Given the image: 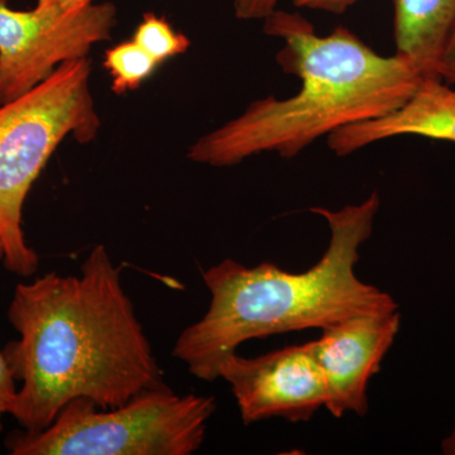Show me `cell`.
<instances>
[{
    "label": "cell",
    "mask_w": 455,
    "mask_h": 455,
    "mask_svg": "<svg viewBox=\"0 0 455 455\" xmlns=\"http://www.w3.org/2000/svg\"><path fill=\"white\" fill-rule=\"evenodd\" d=\"M89 57L59 66L47 79L0 106V236L4 266L22 277L37 271L38 254L26 243L23 206L32 185L62 140L85 145L100 130L90 89Z\"/></svg>",
    "instance_id": "4"
},
{
    "label": "cell",
    "mask_w": 455,
    "mask_h": 455,
    "mask_svg": "<svg viewBox=\"0 0 455 455\" xmlns=\"http://www.w3.org/2000/svg\"><path fill=\"white\" fill-rule=\"evenodd\" d=\"M220 379L229 383L245 425L271 418L309 421L328 401L310 341L254 358L230 353L221 361Z\"/></svg>",
    "instance_id": "7"
},
{
    "label": "cell",
    "mask_w": 455,
    "mask_h": 455,
    "mask_svg": "<svg viewBox=\"0 0 455 455\" xmlns=\"http://www.w3.org/2000/svg\"><path fill=\"white\" fill-rule=\"evenodd\" d=\"M0 259H4V244H3L2 236H0Z\"/></svg>",
    "instance_id": "19"
},
{
    "label": "cell",
    "mask_w": 455,
    "mask_h": 455,
    "mask_svg": "<svg viewBox=\"0 0 455 455\" xmlns=\"http://www.w3.org/2000/svg\"><path fill=\"white\" fill-rule=\"evenodd\" d=\"M379 205L374 191L364 202L339 211L311 208L328 221L331 241L319 262L300 274L274 263L247 267L232 259L203 271L211 305L199 322L180 334L173 357L196 379L212 382L220 379L221 361L244 341L323 331L359 314L398 310L390 293L355 275L359 248L372 235Z\"/></svg>",
    "instance_id": "3"
},
{
    "label": "cell",
    "mask_w": 455,
    "mask_h": 455,
    "mask_svg": "<svg viewBox=\"0 0 455 455\" xmlns=\"http://www.w3.org/2000/svg\"><path fill=\"white\" fill-rule=\"evenodd\" d=\"M400 311L347 317L310 341L328 390L325 409L334 418L368 411V383L379 372L400 331Z\"/></svg>",
    "instance_id": "8"
},
{
    "label": "cell",
    "mask_w": 455,
    "mask_h": 455,
    "mask_svg": "<svg viewBox=\"0 0 455 455\" xmlns=\"http://www.w3.org/2000/svg\"><path fill=\"white\" fill-rule=\"evenodd\" d=\"M401 136L455 143V89L436 75L427 76L397 109L379 118L346 125L326 139L334 155L346 157L364 147Z\"/></svg>",
    "instance_id": "9"
},
{
    "label": "cell",
    "mask_w": 455,
    "mask_h": 455,
    "mask_svg": "<svg viewBox=\"0 0 455 455\" xmlns=\"http://www.w3.org/2000/svg\"><path fill=\"white\" fill-rule=\"evenodd\" d=\"M442 451L445 455H455V427L442 443Z\"/></svg>",
    "instance_id": "18"
},
{
    "label": "cell",
    "mask_w": 455,
    "mask_h": 455,
    "mask_svg": "<svg viewBox=\"0 0 455 455\" xmlns=\"http://www.w3.org/2000/svg\"><path fill=\"white\" fill-rule=\"evenodd\" d=\"M278 0H233L235 16L242 20H263L277 9Z\"/></svg>",
    "instance_id": "14"
},
{
    "label": "cell",
    "mask_w": 455,
    "mask_h": 455,
    "mask_svg": "<svg viewBox=\"0 0 455 455\" xmlns=\"http://www.w3.org/2000/svg\"><path fill=\"white\" fill-rule=\"evenodd\" d=\"M116 7L94 3L71 16L33 8L17 11L0 0V77L5 101L37 86L60 65L89 57L92 47L112 38Z\"/></svg>",
    "instance_id": "6"
},
{
    "label": "cell",
    "mask_w": 455,
    "mask_h": 455,
    "mask_svg": "<svg viewBox=\"0 0 455 455\" xmlns=\"http://www.w3.org/2000/svg\"><path fill=\"white\" fill-rule=\"evenodd\" d=\"M394 5L396 53L438 75L440 56L455 28V0H394Z\"/></svg>",
    "instance_id": "10"
},
{
    "label": "cell",
    "mask_w": 455,
    "mask_h": 455,
    "mask_svg": "<svg viewBox=\"0 0 455 455\" xmlns=\"http://www.w3.org/2000/svg\"><path fill=\"white\" fill-rule=\"evenodd\" d=\"M158 64L133 40L123 42L107 50L104 68L112 77V90L116 95L139 89L151 76Z\"/></svg>",
    "instance_id": "11"
},
{
    "label": "cell",
    "mask_w": 455,
    "mask_h": 455,
    "mask_svg": "<svg viewBox=\"0 0 455 455\" xmlns=\"http://www.w3.org/2000/svg\"><path fill=\"white\" fill-rule=\"evenodd\" d=\"M16 379L9 367L7 359L3 352H0V433L3 430L2 419L5 414H11L14 400H16L17 390Z\"/></svg>",
    "instance_id": "13"
},
{
    "label": "cell",
    "mask_w": 455,
    "mask_h": 455,
    "mask_svg": "<svg viewBox=\"0 0 455 455\" xmlns=\"http://www.w3.org/2000/svg\"><path fill=\"white\" fill-rule=\"evenodd\" d=\"M358 0H292L298 8L314 9V11L328 12V13L343 14Z\"/></svg>",
    "instance_id": "17"
},
{
    "label": "cell",
    "mask_w": 455,
    "mask_h": 455,
    "mask_svg": "<svg viewBox=\"0 0 455 455\" xmlns=\"http://www.w3.org/2000/svg\"><path fill=\"white\" fill-rule=\"evenodd\" d=\"M436 73L449 85H455V28L440 56Z\"/></svg>",
    "instance_id": "16"
},
{
    "label": "cell",
    "mask_w": 455,
    "mask_h": 455,
    "mask_svg": "<svg viewBox=\"0 0 455 455\" xmlns=\"http://www.w3.org/2000/svg\"><path fill=\"white\" fill-rule=\"evenodd\" d=\"M121 272L97 245L77 276L17 284L8 319L20 340L2 352L22 382L11 415L27 431L46 429L74 398L109 409L164 385Z\"/></svg>",
    "instance_id": "1"
},
{
    "label": "cell",
    "mask_w": 455,
    "mask_h": 455,
    "mask_svg": "<svg viewBox=\"0 0 455 455\" xmlns=\"http://www.w3.org/2000/svg\"><path fill=\"white\" fill-rule=\"evenodd\" d=\"M215 398L178 395L163 385L103 409L77 397L42 431L16 434L13 455H191L202 448Z\"/></svg>",
    "instance_id": "5"
},
{
    "label": "cell",
    "mask_w": 455,
    "mask_h": 455,
    "mask_svg": "<svg viewBox=\"0 0 455 455\" xmlns=\"http://www.w3.org/2000/svg\"><path fill=\"white\" fill-rule=\"evenodd\" d=\"M132 40L154 57L158 65L171 57L182 55L191 46L187 36L176 32L164 18L156 16L151 12L143 16Z\"/></svg>",
    "instance_id": "12"
},
{
    "label": "cell",
    "mask_w": 455,
    "mask_h": 455,
    "mask_svg": "<svg viewBox=\"0 0 455 455\" xmlns=\"http://www.w3.org/2000/svg\"><path fill=\"white\" fill-rule=\"evenodd\" d=\"M4 103V94H3L2 77H0V106Z\"/></svg>",
    "instance_id": "20"
},
{
    "label": "cell",
    "mask_w": 455,
    "mask_h": 455,
    "mask_svg": "<svg viewBox=\"0 0 455 455\" xmlns=\"http://www.w3.org/2000/svg\"><path fill=\"white\" fill-rule=\"evenodd\" d=\"M265 33L283 42L278 65L300 80V90L253 101L204 134L188 147L193 163L232 167L265 152L289 160L339 128L397 109L434 75L409 57L381 55L346 27L317 35L298 13L276 9L265 20Z\"/></svg>",
    "instance_id": "2"
},
{
    "label": "cell",
    "mask_w": 455,
    "mask_h": 455,
    "mask_svg": "<svg viewBox=\"0 0 455 455\" xmlns=\"http://www.w3.org/2000/svg\"><path fill=\"white\" fill-rule=\"evenodd\" d=\"M92 2L94 0H37L36 8L50 12L56 16L66 17L77 13Z\"/></svg>",
    "instance_id": "15"
}]
</instances>
